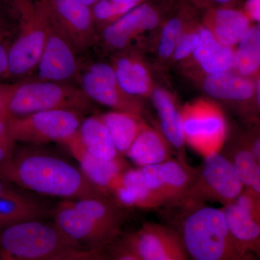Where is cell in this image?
I'll return each mask as SVG.
<instances>
[{
	"label": "cell",
	"instance_id": "6da1fadb",
	"mask_svg": "<svg viewBox=\"0 0 260 260\" xmlns=\"http://www.w3.org/2000/svg\"><path fill=\"white\" fill-rule=\"evenodd\" d=\"M0 178L38 194L69 200L110 198L64 160L40 153L18 154L0 166Z\"/></svg>",
	"mask_w": 260,
	"mask_h": 260
},
{
	"label": "cell",
	"instance_id": "7a4b0ae2",
	"mask_svg": "<svg viewBox=\"0 0 260 260\" xmlns=\"http://www.w3.org/2000/svg\"><path fill=\"white\" fill-rule=\"evenodd\" d=\"M179 208V234L189 260H258L243 250L228 229L220 208L207 204Z\"/></svg>",
	"mask_w": 260,
	"mask_h": 260
},
{
	"label": "cell",
	"instance_id": "3957f363",
	"mask_svg": "<svg viewBox=\"0 0 260 260\" xmlns=\"http://www.w3.org/2000/svg\"><path fill=\"white\" fill-rule=\"evenodd\" d=\"M82 249L55 224L38 219L0 229V260H57Z\"/></svg>",
	"mask_w": 260,
	"mask_h": 260
},
{
	"label": "cell",
	"instance_id": "277c9868",
	"mask_svg": "<svg viewBox=\"0 0 260 260\" xmlns=\"http://www.w3.org/2000/svg\"><path fill=\"white\" fill-rule=\"evenodd\" d=\"M18 20V32L8 52L10 78L36 69L47 39L49 18L45 0H10Z\"/></svg>",
	"mask_w": 260,
	"mask_h": 260
},
{
	"label": "cell",
	"instance_id": "5b68a950",
	"mask_svg": "<svg viewBox=\"0 0 260 260\" xmlns=\"http://www.w3.org/2000/svg\"><path fill=\"white\" fill-rule=\"evenodd\" d=\"M91 102L80 87L71 83L50 81L15 83L5 114L23 116L51 110H70L81 113L91 107Z\"/></svg>",
	"mask_w": 260,
	"mask_h": 260
},
{
	"label": "cell",
	"instance_id": "8992f818",
	"mask_svg": "<svg viewBox=\"0 0 260 260\" xmlns=\"http://www.w3.org/2000/svg\"><path fill=\"white\" fill-rule=\"evenodd\" d=\"M244 188L229 159L221 152L210 154L197 168L184 194L170 207L184 208L207 203L224 206L237 199Z\"/></svg>",
	"mask_w": 260,
	"mask_h": 260
},
{
	"label": "cell",
	"instance_id": "52a82bcc",
	"mask_svg": "<svg viewBox=\"0 0 260 260\" xmlns=\"http://www.w3.org/2000/svg\"><path fill=\"white\" fill-rule=\"evenodd\" d=\"M181 115L186 144L204 158L220 152L226 139L227 125L216 104L200 99L186 104Z\"/></svg>",
	"mask_w": 260,
	"mask_h": 260
},
{
	"label": "cell",
	"instance_id": "ba28073f",
	"mask_svg": "<svg viewBox=\"0 0 260 260\" xmlns=\"http://www.w3.org/2000/svg\"><path fill=\"white\" fill-rule=\"evenodd\" d=\"M7 116L10 135L15 142L44 144L68 139L79 129L81 113L51 110L23 116Z\"/></svg>",
	"mask_w": 260,
	"mask_h": 260
},
{
	"label": "cell",
	"instance_id": "9c48e42d",
	"mask_svg": "<svg viewBox=\"0 0 260 260\" xmlns=\"http://www.w3.org/2000/svg\"><path fill=\"white\" fill-rule=\"evenodd\" d=\"M80 88L93 102L118 111L142 116L143 107L139 99L121 88L111 64L96 62L81 68L78 79Z\"/></svg>",
	"mask_w": 260,
	"mask_h": 260
},
{
	"label": "cell",
	"instance_id": "30bf717a",
	"mask_svg": "<svg viewBox=\"0 0 260 260\" xmlns=\"http://www.w3.org/2000/svg\"><path fill=\"white\" fill-rule=\"evenodd\" d=\"M48 18L78 52L89 49L96 41L91 8L81 0H45Z\"/></svg>",
	"mask_w": 260,
	"mask_h": 260
},
{
	"label": "cell",
	"instance_id": "8fae6325",
	"mask_svg": "<svg viewBox=\"0 0 260 260\" xmlns=\"http://www.w3.org/2000/svg\"><path fill=\"white\" fill-rule=\"evenodd\" d=\"M78 51L71 43L51 23L37 68L39 80L70 83L78 79L82 65Z\"/></svg>",
	"mask_w": 260,
	"mask_h": 260
},
{
	"label": "cell",
	"instance_id": "7c38bea8",
	"mask_svg": "<svg viewBox=\"0 0 260 260\" xmlns=\"http://www.w3.org/2000/svg\"><path fill=\"white\" fill-rule=\"evenodd\" d=\"M140 260H189L174 228L145 223L123 241Z\"/></svg>",
	"mask_w": 260,
	"mask_h": 260
},
{
	"label": "cell",
	"instance_id": "4fadbf2b",
	"mask_svg": "<svg viewBox=\"0 0 260 260\" xmlns=\"http://www.w3.org/2000/svg\"><path fill=\"white\" fill-rule=\"evenodd\" d=\"M197 168L189 165L186 159L179 157L150 167L139 168L143 183L168 206L174 204L184 194Z\"/></svg>",
	"mask_w": 260,
	"mask_h": 260
},
{
	"label": "cell",
	"instance_id": "5bb4252c",
	"mask_svg": "<svg viewBox=\"0 0 260 260\" xmlns=\"http://www.w3.org/2000/svg\"><path fill=\"white\" fill-rule=\"evenodd\" d=\"M162 19L161 9L149 0L101 29L102 39L110 49L124 50L140 36L158 28Z\"/></svg>",
	"mask_w": 260,
	"mask_h": 260
},
{
	"label": "cell",
	"instance_id": "9a60e30c",
	"mask_svg": "<svg viewBox=\"0 0 260 260\" xmlns=\"http://www.w3.org/2000/svg\"><path fill=\"white\" fill-rule=\"evenodd\" d=\"M54 224L67 237L84 249H105L117 237L98 225L73 205V200L59 203L54 211Z\"/></svg>",
	"mask_w": 260,
	"mask_h": 260
},
{
	"label": "cell",
	"instance_id": "2e32d148",
	"mask_svg": "<svg viewBox=\"0 0 260 260\" xmlns=\"http://www.w3.org/2000/svg\"><path fill=\"white\" fill-rule=\"evenodd\" d=\"M69 150L80 167V171L93 185L107 196L112 191L121 174L129 166L121 156L113 160H104L93 156L86 151L78 137V131L61 142Z\"/></svg>",
	"mask_w": 260,
	"mask_h": 260
},
{
	"label": "cell",
	"instance_id": "e0dca14e",
	"mask_svg": "<svg viewBox=\"0 0 260 260\" xmlns=\"http://www.w3.org/2000/svg\"><path fill=\"white\" fill-rule=\"evenodd\" d=\"M202 25L220 44L235 48L252 23L243 10L234 8H217L204 12Z\"/></svg>",
	"mask_w": 260,
	"mask_h": 260
},
{
	"label": "cell",
	"instance_id": "ac0fdd59",
	"mask_svg": "<svg viewBox=\"0 0 260 260\" xmlns=\"http://www.w3.org/2000/svg\"><path fill=\"white\" fill-rule=\"evenodd\" d=\"M116 79L122 90L132 96H148L153 91L150 71L142 59L130 52H121L112 64Z\"/></svg>",
	"mask_w": 260,
	"mask_h": 260
},
{
	"label": "cell",
	"instance_id": "d6986e66",
	"mask_svg": "<svg viewBox=\"0 0 260 260\" xmlns=\"http://www.w3.org/2000/svg\"><path fill=\"white\" fill-rule=\"evenodd\" d=\"M118 204L125 208L154 210L165 203L147 187L140 177L139 168H129L121 174L112 191Z\"/></svg>",
	"mask_w": 260,
	"mask_h": 260
},
{
	"label": "cell",
	"instance_id": "ffe728a7",
	"mask_svg": "<svg viewBox=\"0 0 260 260\" xmlns=\"http://www.w3.org/2000/svg\"><path fill=\"white\" fill-rule=\"evenodd\" d=\"M198 45L192 56L205 75L235 69V48L220 44L202 24L198 29Z\"/></svg>",
	"mask_w": 260,
	"mask_h": 260
},
{
	"label": "cell",
	"instance_id": "44dd1931",
	"mask_svg": "<svg viewBox=\"0 0 260 260\" xmlns=\"http://www.w3.org/2000/svg\"><path fill=\"white\" fill-rule=\"evenodd\" d=\"M202 86L209 96L230 102L254 100V78L239 74L235 70L205 75Z\"/></svg>",
	"mask_w": 260,
	"mask_h": 260
},
{
	"label": "cell",
	"instance_id": "7402d4cb",
	"mask_svg": "<svg viewBox=\"0 0 260 260\" xmlns=\"http://www.w3.org/2000/svg\"><path fill=\"white\" fill-rule=\"evenodd\" d=\"M151 96L158 113L160 131L172 148L177 150L178 157L186 159L181 110L171 93L165 89H154Z\"/></svg>",
	"mask_w": 260,
	"mask_h": 260
},
{
	"label": "cell",
	"instance_id": "603a6c76",
	"mask_svg": "<svg viewBox=\"0 0 260 260\" xmlns=\"http://www.w3.org/2000/svg\"><path fill=\"white\" fill-rule=\"evenodd\" d=\"M45 209L40 203L20 192L0 178V229L25 220L42 218Z\"/></svg>",
	"mask_w": 260,
	"mask_h": 260
},
{
	"label": "cell",
	"instance_id": "cb8c5ba5",
	"mask_svg": "<svg viewBox=\"0 0 260 260\" xmlns=\"http://www.w3.org/2000/svg\"><path fill=\"white\" fill-rule=\"evenodd\" d=\"M229 232L236 242L246 252L259 257L260 254V220L254 218L237 203L220 208Z\"/></svg>",
	"mask_w": 260,
	"mask_h": 260
},
{
	"label": "cell",
	"instance_id": "d4e9b609",
	"mask_svg": "<svg viewBox=\"0 0 260 260\" xmlns=\"http://www.w3.org/2000/svg\"><path fill=\"white\" fill-rule=\"evenodd\" d=\"M172 149L161 132L147 124L125 155L138 168L150 167L172 158Z\"/></svg>",
	"mask_w": 260,
	"mask_h": 260
},
{
	"label": "cell",
	"instance_id": "484cf974",
	"mask_svg": "<svg viewBox=\"0 0 260 260\" xmlns=\"http://www.w3.org/2000/svg\"><path fill=\"white\" fill-rule=\"evenodd\" d=\"M106 126L119 155H125L147 123L142 116L112 111L99 116Z\"/></svg>",
	"mask_w": 260,
	"mask_h": 260
},
{
	"label": "cell",
	"instance_id": "4316f807",
	"mask_svg": "<svg viewBox=\"0 0 260 260\" xmlns=\"http://www.w3.org/2000/svg\"><path fill=\"white\" fill-rule=\"evenodd\" d=\"M223 154L232 164L244 187L260 195V161L251 151L246 135L233 143Z\"/></svg>",
	"mask_w": 260,
	"mask_h": 260
},
{
	"label": "cell",
	"instance_id": "83f0119b",
	"mask_svg": "<svg viewBox=\"0 0 260 260\" xmlns=\"http://www.w3.org/2000/svg\"><path fill=\"white\" fill-rule=\"evenodd\" d=\"M78 135L84 148L93 156L104 160L121 156L99 116H90L82 121Z\"/></svg>",
	"mask_w": 260,
	"mask_h": 260
},
{
	"label": "cell",
	"instance_id": "f1b7e54d",
	"mask_svg": "<svg viewBox=\"0 0 260 260\" xmlns=\"http://www.w3.org/2000/svg\"><path fill=\"white\" fill-rule=\"evenodd\" d=\"M260 67L259 23L252 24L235 47V70L248 78L259 76Z\"/></svg>",
	"mask_w": 260,
	"mask_h": 260
},
{
	"label": "cell",
	"instance_id": "f546056e",
	"mask_svg": "<svg viewBox=\"0 0 260 260\" xmlns=\"http://www.w3.org/2000/svg\"><path fill=\"white\" fill-rule=\"evenodd\" d=\"M197 12L181 5L177 14L166 20L160 30L157 52L162 60L172 57L178 42L187 27L196 21Z\"/></svg>",
	"mask_w": 260,
	"mask_h": 260
},
{
	"label": "cell",
	"instance_id": "4dcf8cb0",
	"mask_svg": "<svg viewBox=\"0 0 260 260\" xmlns=\"http://www.w3.org/2000/svg\"><path fill=\"white\" fill-rule=\"evenodd\" d=\"M149 0H99L91 8L98 29L114 23L135 7Z\"/></svg>",
	"mask_w": 260,
	"mask_h": 260
},
{
	"label": "cell",
	"instance_id": "1f68e13d",
	"mask_svg": "<svg viewBox=\"0 0 260 260\" xmlns=\"http://www.w3.org/2000/svg\"><path fill=\"white\" fill-rule=\"evenodd\" d=\"M201 23L198 20L189 25L181 36L178 42L172 59L176 61L186 60L189 56H192L198 43V29Z\"/></svg>",
	"mask_w": 260,
	"mask_h": 260
},
{
	"label": "cell",
	"instance_id": "d6a6232c",
	"mask_svg": "<svg viewBox=\"0 0 260 260\" xmlns=\"http://www.w3.org/2000/svg\"><path fill=\"white\" fill-rule=\"evenodd\" d=\"M15 143L8 129L6 114H0V166L14 155Z\"/></svg>",
	"mask_w": 260,
	"mask_h": 260
},
{
	"label": "cell",
	"instance_id": "836d02e7",
	"mask_svg": "<svg viewBox=\"0 0 260 260\" xmlns=\"http://www.w3.org/2000/svg\"><path fill=\"white\" fill-rule=\"evenodd\" d=\"M234 202L254 218L260 220V195L256 194L249 188H244Z\"/></svg>",
	"mask_w": 260,
	"mask_h": 260
},
{
	"label": "cell",
	"instance_id": "e575fe53",
	"mask_svg": "<svg viewBox=\"0 0 260 260\" xmlns=\"http://www.w3.org/2000/svg\"><path fill=\"white\" fill-rule=\"evenodd\" d=\"M181 5L187 7L198 13L213 8H234L237 0H179Z\"/></svg>",
	"mask_w": 260,
	"mask_h": 260
},
{
	"label": "cell",
	"instance_id": "d590c367",
	"mask_svg": "<svg viewBox=\"0 0 260 260\" xmlns=\"http://www.w3.org/2000/svg\"><path fill=\"white\" fill-rule=\"evenodd\" d=\"M9 36L8 29L0 32V83H3L1 80L10 78L8 52L12 42Z\"/></svg>",
	"mask_w": 260,
	"mask_h": 260
},
{
	"label": "cell",
	"instance_id": "8d00e7d4",
	"mask_svg": "<svg viewBox=\"0 0 260 260\" xmlns=\"http://www.w3.org/2000/svg\"><path fill=\"white\" fill-rule=\"evenodd\" d=\"M104 249H82L57 260H106Z\"/></svg>",
	"mask_w": 260,
	"mask_h": 260
},
{
	"label": "cell",
	"instance_id": "74e56055",
	"mask_svg": "<svg viewBox=\"0 0 260 260\" xmlns=\"http://www.w3.org/2000/svg\"><path fill=\"white\" fill-rule=\"evenodd\" d=\"M243 11L251 23H259L260 0H246Z\"/></svg>",
	"mask_w": 260,
	"mask_h": 260
},
{
	"label": "cell",
	"instance_id": "f35d334b",
	"mask_svg": "<svg viewBox=\"0 0 260 260\" xmlns=\"http://www.w3.org/2000/svg\"><path fill=\"white\" fill-rule=\"evenodd\" d=\"M112 256V260H140L124 242L114 247Z\"/></svg>",
	"mask_w": 260,
	"mask_h": 260
},
{
	"label": "cell",
	"instance_id": "ab89813d",
	"mask_svg": "<svg viewBox=\"0 0 260 260\" xmlns=\"http://www.w3.org/2000/svg\"><path fill=\"white\" fill-rule=\"evenodd\" d=\"M15 87V83H0V114L5 113V108L14 90Z\"/></svg>",
	"mask_w": 260,
	"mask_h": 260
},
{
	"label": "cell",
	"instance_id": "60d3db41",
	"mask_svg": "<svg viewBox=\"0 0 260 260\" xmlns=\"http://www.w3.org/2000/svg\"><path fill=\"white\" fill-rule=\"evenodd\" d=\"M0 5H1V3H0ZM3 10L0 6V32L7 30L6 20H5V13Z\"/></svg>",
	"mask_w": 260,
	"mask_h": 260
},
{
	"label": "cell",
	"instance_id": "b9f144b4",
	"mask_svg": "<svg viewBox=\"0 0 260 260\" xmlns=\"http://www.w3.org/2000/svg\"><path fill=\"white\" fill-rule=\"evenodd\" d=\"M81 1L85 3V5H88V7H90V8H92L99 0H81Z\"/></svg>",
	"mask_w": 260,
	"mask_h": 260
},
{
	"label": "cell",
	"instance_id": "7bdbcfd3",
	"mask_svg": "<svg viewBox=\"0 0 260 260\" xmlns=\"http://www.w3.org/2000/svg\"><path fill=\"white\" fill-rule=\"evenodd\" d=\"M106 260H108V259H106Z\"/></svg>",
	"mask_w": 260,
	"mask_h": 260
}]
</instances>
